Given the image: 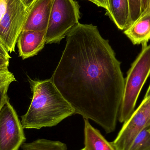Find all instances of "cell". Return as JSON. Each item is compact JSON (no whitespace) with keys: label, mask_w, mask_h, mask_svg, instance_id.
<instances>
[{"label":"cell","mask_w":150,"mask_h":150,"mask_svg":"<svg viewBox=\"0 0 150 150\" xmlns=\"http://www.w3.org/2000/svg\"><path fill=\"white\" fill-rule=\"evenodd\" d=\"M66 41L51 80L75 114L93 121L107 134L114 132L125 86L121 62L92 24L79 23Z\"/></svg>","instance_id":"1"},{"label":"cell","mask_w":150,"mask_h":150,"mask_svg":"<svg viewBox=\"0 0 150 150\" xmlns=\"http://www.w3.org/2000/svg\"><path fill=\"white\" fill-rule=\"evenodd\" d=\"M33 98L26 113L22 115L23 129H40L56 126L75 114V110L51 79L36 80L29 78Z\"/></svg>","instance_id":"2"},{"label":"cell","mask_w":150,"mask_h":150,"mask_svg":"<svg viewBox=\"0 0 150 150\" xmlns=\"http://www.w3.org/2000/svg\"><path fill=\"white\" fill-rule=\"evenodd\" d=\"M150 75V45L142 47L128 72L118 117L120 122L127 121L134 112L139 94Z\"/></svg>","instance_id":"3"},{"label":"cell","mask_w":150,"mask_h":150,"mask_svg":"<svg viewBox=\"0 0 150 150\" xmlns=\"http://www.w3.org/2000/svg\"><path fill=\"white\" fill-rule=\"evenodd\" d=\"M80 6L75 0H53L46 31V44L59 43L79 23Z\"/></svg>","instance_id":"4"},{"label":"cell","mask_w":150,"mask_h":150,"mask_svg":"<svg viewBox=\"0 0 150 150\" xmlns=\"http://www.w3.org/2000/svg\"><path fill=\"white\" fill-rule=\"evenodd\" d=\"M27 11L20 0H9L7 12L0 23V42L9 53L15 52Z\"/></svg>","instance_id":"5"},{"label":"cell","mask_w":150,"mask_h":150,"mask_svg":"<svg viewBox=\"0 0 150 150\" xmlns=\"http://www.w3.org/2000/svg\"><path fill=\"white\" fill-rule=\"evenodd\" d=\"M23 129L8 97L0 110V150H18L26 139Z\"/></svg>","instance_id":"6"},{"label":"cell","mask_w":150,"mask_h":150,"mask_svg":"<svg viewBox=\"0 0 150 150\" xmlns=\"http://www.w3.org/2000/svg\"><path fill=\"white\" fill-rule=\"evenodd\" d=\"M150 127V96L144 99L123 126L112 144L117 150H128L136 136Z\"/></svg>","instance_id":"7"},{"label":"cell","mask_w":150,"mask_h":150,"mask_svg":"<svg viewBox=\"0 0 150 150\" xmlns=\"http://www.w3.org/2000/svg\"><path fill=\"white\" fill-rule=\"evenodd\" d=\"M53 0H36L27 11L22 30L46 31Z\"/></svg>","instance_id":"8"},{"label":"cell","mask_w":150,"mask_h":150,"mask_svg":"<svg viewBox=\"0 0 150 150\" xmlns=\"http://www.w3.org/2000/svg\"><path fill=\"white\" fill-rule=\"evenodd\" d=\"M46 31L22 30L17 42L19 57L25 59L42 50L46 44Z\"/></svg>","instance_id":"9"},{"label":"cell","mask_w":150,"mask_h":150,"mask_svg":"<svg viewBox=\"0 0 150 150\" xmlns=\"http://www.w3.org/2000/svg\"><path fill=\"white\" fill-rule=\"evenodd\" d=\"M124 33L134 45L147 46L150 40V12L142 15Z\"/></svg>","instance_id":"10"},{"label":"cell","mask_w":150,"mask_h":150,"mask_svg":"<svg viewBox=\"0 0 150 150\" xmlns=\"http://www.w3.org/2000/svg\"><path fill=\"white\" fill-rule=\"evenodd\" d=\"M106 15L118 29L125 30L130 26V11L129 0H107Z\"/></svg>","instance_id":"11"},{"label":"cell","mask_w":150,"mask_h":150,"mask_svg":"<svg viewBox=\"0 0 150 150\" xmlns=\"http://www.w3.org/2000/svg\"><path fill=\"white\" fill-rule=\"evenodd\" d=\"M84 121V146L85 150H117L99 131L91 126L89 120Z\"/></svg>","instance_id":"12"},{"label":"cell","mask_w":150,"mask_h":150,"mask_svg":"<svg viewBox=\"0 0 150 150\" xmlns=\"http://www.w3.org/2000/svg\"><path fill=\"white\" fill-rule=\"evenodd\" d=\"M23 150H67L64 143L45 139H39L22 145Z\"/></svg>","instance_id":"13"},{"label":"cell","mask_w":150,"mask_h":150,"mask_svg":"<svg viewBox=\"0 0 150 150\" xmlns=\"http://www.w3.org/2000/svg\"><path fill=\"white\" fill-rule=\"evenodd\" d=\"M128 150H150V131L149 127L136 136Z\"/></svg>","instance_id":"14"},{"label":"cell","mask_w":150,"mask_h":150,"mask_svg":"<svg viewBox=\"0 0 150 150\" xmlns=\"http://www.w3.org/2000/svg\"><path fill=\"white\" fill-rule=\"evenodd\" d=\"M130 11V25L140 18L142 13V0H129Z\"/></svg>","instance_id":"15"},{"label":"cell","mask_w":150,"mask_h":150,"mask_svg":"<svg viewBox=\"0 0 150 150\" xmlns=\"http://www.w3.org/2000/svg\"><path fill=\"white\" fill-rule=\"evenodd\" d=\"M15 81V76L8 69H0V88Z\"/></svg>","instance_id":"16"},{"label":"cell","mask_w":150,"mask_h":150,"mask_svg":"<svg viewBox=\"0 0 150 150\" xmlns=\"http://www.w3.org/2000/svg\"><path fill=\"white\" fill-rule=\"evenodd\" d=\"M10 85L8 84L0 88V110L8 98L7 92Z\"/></svg>","instance_id":"17"},{"label":"cell","mask_w":150,"mask_h":150,"mask_svg":"<svg viewBox=\"0 0 150 150\" xmlns=\"http://www.w3.org/2000/svg\"><path fill=\"white\" fill-rule=\"evenodd\" d=\"M9 0H0V23L3 20L8 9Z\"/></svg>","instance_id":"18"},{"label":"cell","mask_w":150,"mask_h":150,"mask_svg":"<svg viewBox=\"0 0 150 150\" xmlns=\"http://www.w3.org/2000/svg\"><path fill=\"white\" fill-rule=\"evenodd\" d=\"M9 59L0 55V69H8Z\"/></svg>","instance_id":"19"},{"label":"cell","mask_w":150,"mask_h":150,"mask_svg":"<svg viewBox=\"0 0 150 150\" xmlns=\"http://www.w3.org/2000/svg\"><path fill=\"white\" fill-rule=\"evenodd\" d=\"M90 1L98 7H102L105 9L106 10L108 9L107 1V0H87Z\"/></svg>","instance_id":"20"},{"label":"cell","mask_w":150,"mask_h":150,"mask_svg":"<svg viewBox=\"0 0 150 150\" xmlns=\"http://www.w3.org/2000/svg\"><path fill=\"white\" fill-rule=\"evenodd\" d=\"M0 55L9 59L11 58L8 52L7 51L4 46L1 42H0Z\"/></svg>","instance_id":"21"},{"label":"cell","mask_w":150,"mask_h":150,"mask_svg":"<svg viewBox=\"0 0 150 150\" xmlns=\"http://www.w3.org/2000/svg\"><path fill=\"white\" fill-rule=\"evenodd\" d=\"M27 9L30 7L36 0H20Z\"/></svg>","instance_id":"22"},{"label":"cell","mask_w":150,"mask_h":150,"mask_svg":"<svg viewBox=\"0 0 150 150\" xmlns=\"http://www.w3.org/2000/svg\"><path fill=\"white\" fill-rule=\"evenodd\" d=\"M149 12H150V0H147V7H146L145 11H144L143 13L142 14V15L146 14V13H149Z\"/></svg>","instance_id":"23"},{"label":"cell","mask_w":150,"mask_h":150,"mask_svg":"<svg viewBox=\"0 0 150 150\" xmlns=\"http://www.w3.org/2000/svg\"><path fill=\"white\" fill-rule=\"evenodd\" d=\"M142 13H143L147 7V0H142Z\"/></svg>","instance_id":"24"},{"label":"cell","mask_w":150,"mask_h":150,"mask_svg":"<svg viewBox=\"0 0 150 150\" xmlns=\"http://www.w3.org/2000/svg\"><path fill=\"white\" fill-rule=\"evenodd\" d=\"M150 84L149 88H148V90L146 92V94H145V96H144V98H148V97H150Z\"/></svg>","instance_id":"25"},{"label":"cell","mask_w":150,"mask_h":150,"mask_svg":"<svg viewBox=\"0 0 150 150\" xmlns=\"http://www.w3.org/2000/svg\"><path fill=\"white\" fill-rule=\"evenodd\" d=\"M81 150H85L84 149H81Z\"/></svg>","instance_id":"26"},{"label":"cell","mask_w":150,"mask_h":150,"mask_svg":"<svg viewBox=\"0 0 150 150\" xmlns=\"http://www.w3.org/2000/svg\"><path fill=\"white\" fill-rule=\"evenodd\" d=\"M149 130H150V127H149Z\"/></svg>","instance_id":"27"}]
</instances>
